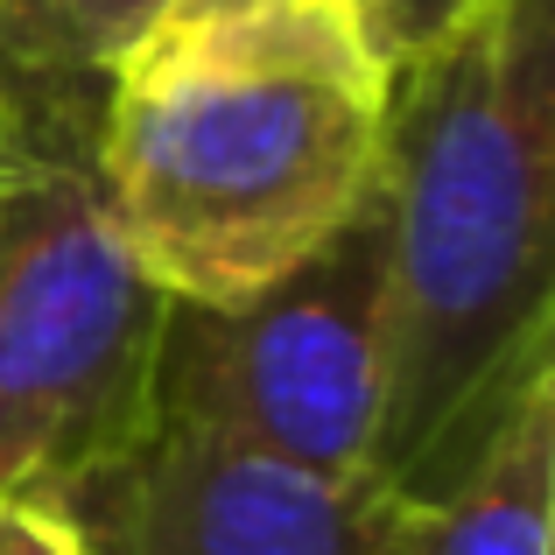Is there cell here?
Masks as SVG:
<instances>
[{
	"label": "cell",
	"mask_w": 555,
	"mask_h": 555,
	"mask_svg": "<svg viewBox=\"0 0 555 555\" xmlns=\"http://www.w3.org/2000/svg\"><path fill=\"white\" fill-rule=\"evenodd\" d=\"M387 379V211L373 197L324 246L240 302L169 296L149 422L204 429L324 478H373Z\"/></svg>",
	"instance_id": "277c9868"
},
{
	"label": "cell",
	"mask_w": 555,
	"mask_h": 555,
	"mask_svg": "<svg viewBox=\"0 0 555 555\" xmlns=\"http://www.w3.org/2000/svg\"><path fill=\"white\" fill-rule=\"evenodd\" d=\"M169 288L106 218L92 163L0 177V500L56 506L149 429Z\"/></svg>",
	"instance_id": "3957f363"
},
{
	"label": "cell",
	"mask_w": 555,
	"mask_h": 555,
	"mask_svg": "<svg viewBox=\"0 0 555 555\" xmlns=\"http://www.w3.org/2000/svg\"><path fill=\"white\" fill-rule=\"evenodd\" d=\"M555 542V366L520 387L450 492L408 506L393 555H548Z\"/></svg>",
	"instance_id": "52a82bcc"
},
{
	"label": "cell",
	"mask_w": 555,
	"mask_h": 555,
	"mask_svg": "<svg viewBox=\"0 0 555 555\" xmlns=\"http://www.w3.org/2000/svg\"><path fill=\"white\" fill-rule=\"evenodd\" d=\"M232 8H260V0H177L169 14H232Z\"/></svg>",
	"instance_id": "8fae6325"
},
{
	"label": "cell",
	"mask_w": 555,
	"mask_h": 555,
	"mask_svg": "<svg viewBox=\"0 0 555 555\" xmlns=\"http://www.w3.org/2000/svg\"><path fill=\"white\" fill-rule=\"evenodd\" d=\"M177 0H0V106L42 155L92 163L113 64Z\"/></svg>",
	"instance_id": "8992f818"
},
{
	"label": "cell",
	"mask_w": 555,
	"mask_h": 555,
	"mask_svg": "<svg viewBox=\"0 0 555 555\" xmlns=\"http://www.w3.org/2000/svg\"><path fill=\"white\" fill-rule=\"evenodd\" d=\"M387 379L373 478L450 492L534 373H548L555 0H478L393 78L379 141Z\"/></svg>",
	"instance_id": "6da1fadb"
},
{
	"label": "cell",
	"mask_w": 555,
	"mask_h": 555,
	"mask_svg": "<svg viewBox=\"0 0 555 555\" xmlns=\"http://www.w3.org/2000/svg\"><path fill=\"white\" fill-rule=\"evenodd\" d=\"M478 0H352V22H359V42L387 78H401L415 56H429L450 28L472 14Z\"/></svg>",
	"instance_id": "ba28073f"
},
{
	"label": "cell",
	"mask_w": 555,
	"mask_h": 555,
	"mask_svg": "<svg viewBox=\"0 0 555 555\" xmlns=\"http://www.w3.org/2000/svg\"><path fill=\"white\" fill-rule=\"evenodd\" d=\"M387 92L352 0L163 14L99 92V204L177 302H240L373 197Z\"/></svg>",
	"instance_id": "7a4b0ae2"
},
{
	"label": "cell",
	"mask_w": 555,
	"mask_h": 555,
	"mask_svg": "<svg viewBox=\"0 0 555 555\" xmlns=\"http://www.w3.org/2000/svg\"><path fill=\"white\" fill-rule=\"evenodd\" d=\"M0 555H85V542L36 500H0Z\"/></svg>",
	"instance_id": "9c48e42d"
},
{
	"label": "cell",
	"mask_w": 555,
	"mask_h": 555,
	"mask_svg": "<svg viewBox=\"0 0 555 555\" xmlns=\"http://www.w3.org/2000/svg\"><path fill=\"white\" fill-rule=\"evenodd\" d=\"M28 155H42V149H36V141L22 134V120H14V113L0 106V177H8V169H22Z\"/></svg>",
	"instance_id": "30bf717a"
},
{
	"label": "cell",
	"mask_w": 555,
	"mask_h": 555,
	"mask_svg": "<svg viewBox=\"0 0 555 555\" xmlns=\"http://www.w3.org/2000/svg\"><path fill=\"white\" fill-rule=\"evenodd\" d=\"M50 514L85 555H393L408 500L379 478H324L225 436L149 422Z\"/></svg>",
	"instance_id": "5b68a950"
}]
</instances>
